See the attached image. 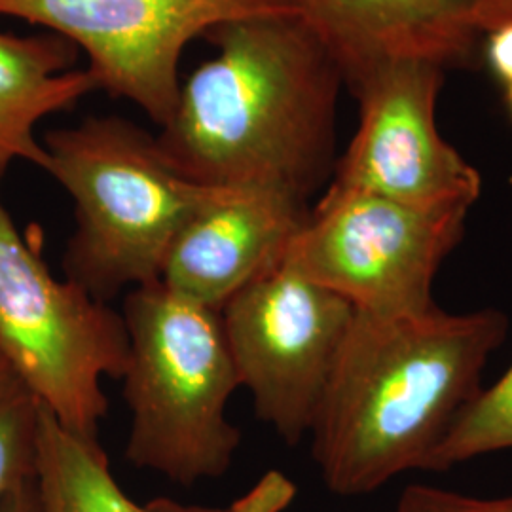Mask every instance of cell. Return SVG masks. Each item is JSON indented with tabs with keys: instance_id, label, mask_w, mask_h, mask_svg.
Masks as SVG:
<instances>
[{
	"instance_id": "obj_6",
	"label": "cell",
	"mask_w": 512,
	"mask_h": 512,
	"mask_svg": "<svg viewBox=\"0 0 512 512\" xmlns=\"http://www.w3.org/2000/svg\"><path fill=\"white\" fill-rule=\"evenodd\" d=\"M471 207L329 194L310 209L285 262L355 311L401 317L433 310V281L456 249Z\"/></svg>"
},
{
	"instance_id": "obj_16",
	"label": "cell",
	"mask_w": 512,
	"mask_h": 512,
	"mask_svg": "<svg viewBox=\"0 0 512 512\" xmlns=\"http://www.w3.org/2000/svg\"><path fill=\"white\" fill-rule=\"evenodd\" d=\"M393 512H512V495L499 499H478L433 486L414 484L404 490Z\"/></svg>"
},
{
	"instance_id": "obj_12",
	"label": "cell",
	"mask_w": 512,
	"mask_h": 512,
	"mask_svg": "<svg viewBox=\"0 0 512 512\" xmlns=\"http://www.w3.org/2000/svg\"><path fill=\"white\" fill-rule=\"evenodd\" d=\"M35 490L38 512H285L296 497L289 476L268 471L228 505H190L169 497L139 503L110 471L99 439L76 435L42 408Z\"/></svg>"
},
{
	"instance_id": "obj_18",
	"label": "cell",
	"mask_w": 512,
	"mask_h": 512,
	"mask_svg": "<svg viewBox=\"0 0 512 512\" xmlns=\"http://www.w3.org/2000/svg\"><path fill=\"white\" fill-rule=\"evenodd\" d=\"M475 8L480 31L488 33L495 25L512 19V0H469Z\"/></svg>"
},
{
	"instance_id": "obj_8",
	"label": "cell",
	"mask_w": 512,
	"mask_h": 512,
	"mask_svg": "<svg viewBox=\"0 0 512 512\" xmlns=\"http://www.w3.org/2000/svg\"><path fill=\"white\" fill-rule=\"evenodd\" d=\"M239 387L258 420L298 444L317 418L355 308L283 262L220 310Z\"/></svg>"
},
{
	"instance_id": "obj_15",
	"label": "cell",
	"mask_w": 512,
	"mask_h": 512,
	"mask_svg": "<svg viewBox=\"0 0 512 512\" xmlns=\"http://www.w3.org/2000/svg\"><path fill=\"white\" fill-rule=\"evenodd\" d=\"M42 406L0 357V501L35 476Z\"/></svg>"
},
{
	"instance_id": "obj_5",
	"label": "cell",
	"mask_w": 512,
	"mask_h": 512,
	"mask_svg": "<svg viewBox=\"0 0 512 512\" xmlns=\"http://www.w3.org/2000/svg\"><path fill=\"white\" fill-rule=\"evenodd\" d=\"M129 338L122 311L50 272L37 243L0 200V357L65 429L99 439L105 378L122 380Z\"/></svg>"
},
{
	"instance_id": "obj_9",
	"label": "cell",
	"mask_w": 512,
	"mask_h": 512,
	"mask_svg": "<svg viewBox=\"0 0 512 512\" xmlns=\"http://www.w3.org/2000/svg\"><path fill=\"white\" fill-rule=\"evenodd\" d=\"M442 67L421 59L385 63L353 88L359 128L334 164L329 194H372L412 205L473 207L480 173L437 126Z\"/></svg>"
},
{
	"instance_id": "obj_1",
	"label": "cell",
	"mask_w": 512,
	"mask_h": 512,
	"mask_svg": "<svg viewBox=\"0 0 512 512\" xmlns=\"http://www.w3.org/2000/svg\"><path fill=\"white\" fill-rule=\"evenodd\" d=\"M205 38L217 52L181 84L156 135L165 158L192 183L308 203L334 169V57L300 16L238 19Z\"/></svg>"
},
{
	"instance_id": "obj_10",
	"label": "cell",
	"mask_w": 512,
	"mask_h": 512,
	"mask_svg": "<svg viewBox=\"0 0 512 512\" xmlns=\"http://www.w3.org/2000/svg\"><path fill=\"white\" fill-rule=\"evenodd\" d=\"M308 217V203L281 192L219 188L173 241L160 283L220 311L241 289L285 262Z\"/></svg>"
},
{
	"instance_id": "obj_14",
	"label": "cell",
	"mask_w": 512,
	"mask_h": 512,
	"mask_svg": "<svg viewBox=\"0 0 512 512\" xmlns=\"http://www.w3.org/2000/svg\"><path fill=\"white\" fill-rule=\"evenodd\" d=\"M501 450H512V363L494 385L480 389L465 406L440 444L431 471H448Z\"/></svg>"
},
{
	"instance_id": "obj_13",
	"label": "cell",
	"mask_w": 512,
	"mask_h": 512,
	"mask_svg": "<svg viewBox=\"0 0 512 512\" xmlns=\"http://www.w3.org/2000/svg\"><path fill=\"white\" fill-rule=\"evenodd\" d=\"M76 57L78 48L55 33H0V181L16 162L46 171L38 124L97 90L88 69H74Z\"/></svg>"
},
{
	"instance_id": "obj_11",
	"label": "cell",
	"mask_w": 512,
	"mask_h": 512,
	"mask_svg": "<svg viewBox=\"0 0 512 512\" xmlns=\"http://www.w3.org/2000/svg\"><path fill=\"white\" fill-rule=\"evenodd\" d=\"M353 90L401 59L440 67L471 54L482 33L469 0H291Z\"/></svg>"
},
{
	"instance_id": "obj_2",
	"label": "cell",
	"mask_w": 512,
	"mask_h": 512,
	"mask_svg": "<svg viewBox=\"0 0 512 512\" xmlns=\"http://www.w3.org/2000/svg\"><path fill=\"white\" fill-rule=\"evenodd\" d=\"M507 325L497 310L355 311L310 433L330 492L372 494L406 471H431Z\"/></svg>"
},
{
	"instance_id": "obj_7",
	"label": "cell",
	"mask_w": 512,
	"mask_h": 512,
	"mask_svg": "<svg viewBox=\"0 0 512 512\" xmlns=\"http://www.w3.org/2000/svg\"><path fill=\"white\" fill-rule=\"evenodd\" d=\"M0 16L67 38L88 57L97 90L128 99L162 128L194 38L230 21L298 12L291 0H0Z\"/></svg>"
},
{
	"instance_id": "obj_19",
	"label": "cell",
	"mask_w": 512,
	"mask_h": 512,
	"mask_svg": "<svg viewBox=\"0 0 512 512\" xmlns=\"http://www.w3.org/2000/svg\"><path fill=\"white\" fill-rule=\"evenodd\" d=\"M0 512H38L35 476L18 484L0 501Z\"/></svg>"
},
{
	"instance_id": "obj_3",
	"label": "cell",
	"mask_w": 512,
	"mask_h": 512,
	"mask_svg": "<svg viewBox=\"0 0 512 512\" xmlns=\"http://www.w3.org/2000/svg\"><path fill=\"white\" fill-rule=\"evenodd\" d=\"M42 145L46 173L74 203L63 272L103 302L160 281L184 224L219 192L186 179L154 135L122 116L52 129Z\"/></svg>"
},
{
	"instance_id": "obj_4",
	"label": "cell",
	"mask_w": 512,
	"mask_h": 512,
	"mask_svg": "<svg viewBox=\"0 0 512 512\" xmlns=\"http://www.w3.org/2000/svg\"><path fill=\"white\" fill-rule=\"evenodd\" d=\"M120 311L129 338L126 459L186 488L226 475L241 433L226 414L239 380L220 311L160 281L128 291Z\"/></svg>"
},
{
	"instance_id": "obj_17",
	"label": "cell",
	"mask_w": 512,
	"mask_h": 512,
	"mask_svg": "<svg viewBox=\"0 0 512 512\" xmlns=\"http://www.w3.org/2000/svg\"><path fill=\"white\" fill-rule=\"evenodd\" d=\"M486 55L495 76L505 86L512 84V19H507L488 31Z\"/></svg>"
},
{
	"instance_id": "obj_20",
	"label": "cell",
	"mask_w": 512,
	"mask_h": 512,
	"mask_svg": "<svg viewBox=\"0 0 512 512\" xmlns=\"http://www.w3.org/2000/svg\"><path fill=\"white\" fill-rule=\"evenodd\" d=\"M505 88H507V103H509V109H511L512 114V84L505 86Z\"/></svg>"
}]
</instances>
